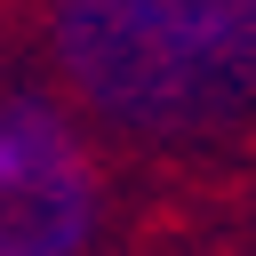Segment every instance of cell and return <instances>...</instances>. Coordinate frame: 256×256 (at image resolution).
Here are the masks:
<instances>
[{
	"mask_svg": "<svg viewBox=\"0 0 256 256\" xmlns=\"http://www.w3.org/2000/svg\"><path fill=\"white\" fill-rule=\"evenodd\" d=\"M96 240V160L48 96H0V256H80Z\"/></svg>",
	"mask_w": 256,
	"mask_h": 256,
	"instance_id": "2",
	"label": "cell"
},
{
	"mask_svg": "<svg viewBox=\"0 0 256 256\" xmlns=\"http://www.w3.org/2000/svg\"><path fill=\"white\" fill-rule=\"evenodd\" d=\"M56 72L128 136H208L256 104V0H48Z\"/></svg>",
	"mask_w": 256,
	"mask_h": 256,
	"instance_id": "1",
	"label": "cell"
}]
</instances>
